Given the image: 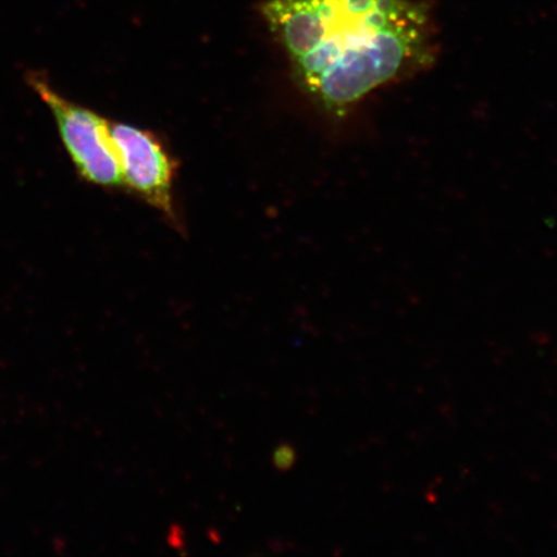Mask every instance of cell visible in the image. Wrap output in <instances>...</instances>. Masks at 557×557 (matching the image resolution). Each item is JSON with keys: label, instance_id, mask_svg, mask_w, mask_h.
<instances>
[{"label": "cell", "instance_id": "6da1fadb", "mask_svg": "<svg viewBox=\"0 0 557 557\" xmlns=\"http://www.w3.org/2000/svg\"><path fill=\"white\" fill-rule=\"evenodd\" d=\"M262 12L299 85L334 114L431 61L426 12L408 0H269Z\"/></svg>", "mask_w": 557, "mask_h": 557}, {"label": "cell", "instance_id": "7a4b0ae2", "mask_svg": "<svg viewBox=\"0 0 557 557\" xmlns=\"http://www.w3.org/2000/svg\"><path fill=\"white\" fill-rule=\"evenodd\" d=\"M30 83L35 94L51 110L62 141L82 176L100 186L124 185L108 121L66 100L37 76H33Z\"/></svg>", "mask_w": 557, "mask_h": 557}, {"label": "cell", "instance_id": "3957f363", "mask_svg": "<svg viewBox=\"0 0 557 557\" xmlns=\"http://www.w3.org/2000/svg\"><path fill=\"white\" fill-rule=\"evenodd\" d=\"M109 134L120 160L123 184L166 214L173 212V165L163 146L149 132L109 122Z\"/></svg>", "mask_w": 557, "mask_h": 557}, {"label": "cell", "instance_id": "277c9868", "mask_svg": "<svg viewBox=\"0 0 557 557\" xmlns=\"http://www.w3.org/2000/svg\"><path fill=\"white\" fill-rule=\"evenodd\" d=\"M297 453L294 445L278 444L273 453V465L278 471H288L296 463Z\"/></svg>", "mask_w": 557, "mask_h": 557}, {"label": "cell", "instance_id": "5b68a950", "mask_svg": "<svg viewBox=\"0 0 557 557\" xmlns=\"http://www.w3.org/2000/svg\"><path fill=\"white\" fill-rule=\"evenodd\" d=\"M184 533L183 531H181V528L180 527H176V528H173V533L170 534V537L173 539V543L172 545L176 548H180L181 547V542L180 540H183L181 537H183Z\"/></svg>", "mask_w": 557, "mask_h": 557}]
</instances>
